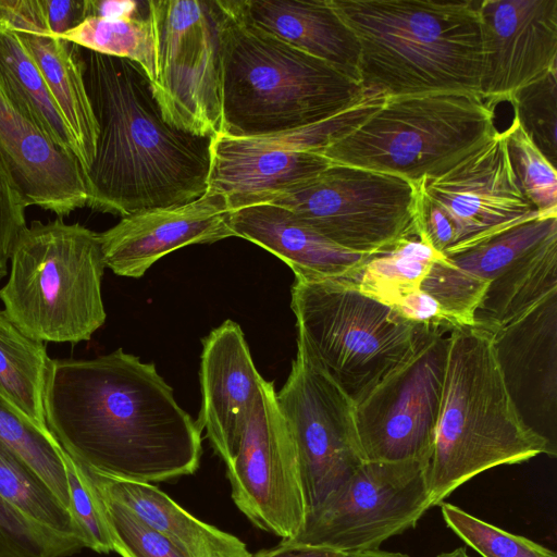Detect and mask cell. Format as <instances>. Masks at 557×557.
<instances>
[{
	"instance_id": "6da1fadb",
	"label": "cell",
	"mask_w": 557,
	"mask_h": 557,
	"mask_svg": "<svg viewBox=\"0 0 557 557\" xmlns=\"http://www.w3.org/2000/svg\"><path fill=\"white\" fill-rule=\"evenodd\" d=\"M42 401L57 444L91 472L153 483L199 467L197 421L154 363L122 348L92 359H49Z\"/></svg>"
},
{
	"instance_id": "7a4b0ae2",
	"label": "cell",
	"mask_w": 557,
	"mask_h": 557,
	"mask_svg": "<svg viewBox=\"0 0 557 557\" xmlns=\"http://www.w3.org/2000/svg\"><path fill=\"white\" fill-rule=\"evenodd\" d=\"M84 81L98 124L85 173L87 205L120 215L183 205L208 189L210 140L162 116L135 62L81 48Z\"/></svg>"
},
{
	"instance_id": "3957f363",
	"label": "cell",
	"mask_w": 557,
	"mask_h": 557,
	"mask_svg": "<svg viewBox=\"0 0 557 557\" xmlns=\"http://www.w3.org/2000/svg\"><path fill=\"white\" fill-rule=\"evenodd\" d=\"M360 50L364 91L480 95V0H331Z\"/></svg>"
},
{
	"instance_id": "277c9868",
	"label": "cell",
	"mask_w": 557,
	"mask_h": 557,
	"mask_svg": "<svg viewBox=\"0 0 557 557\" xmlns=\"http://www.w3.org/2000/svg\"><path fill=\"white\" fill-rule=\"evenodd\" d=\"M542 454L555 455V447L517 410L492 334L476 326L454 327L429 461L432 507L486 470Z\"/></svg>"
},
{
	"instance_id": "5b68a950",
	"label": "cell",
	"mask_w": 557,
	"mask_h": 557,
	"mask_svg": "<svg viewBox=\"0 0 557 557\" xmlns=\"http://www.w3.org/2000/svg\"><path fill=\"white\" fill-rule=\"evenodd\" d=\"M366 92L326 62L246 23L235 0L225 39L220 133L248 137L307 126Z\"/></svg>"
},
{
	"instance_id": "8992f818",
	"label": "cell",
	"mask_w": 557,
	"mask_h": 557,
	"mask_svg": "<svg viewBox=\"0 0 557 557\" xmlns=\"http://www.w3.org/2000/svg\"><path fill=\"white\" fill-rule=\"evenodd\" d=\"M0 300L26 336L53 343L89 341L107 318L101 295L106 264L99 233L57 218L33 221L11 256Z\"/></svg>"
},
{
	"instance_id": "52a82bcc",
	"label": "cell",
	"mask_w": 557,
	"mask_h": 557,
	"mask_svg": "<svg viewBox=\"0 0 557 557\" xmlns=\"http://www.w3.org/2000/svg\"><path fill=\"white\" fill-rule=\"evenodd\" d=\"M496 132L494 109L476 94L438 91L386 97L359 126L322 154L332 163L403 177H435L483 146Z\"/></svg>"
},
{
	"instance_id": "ba28073f",
	"label": "cell",
	"mask_w": 557,
	"mask_h": 557,
	"mask_svg": "<svg viewBox=\"0 0 557 557\" xmlns=\"http://www.w3.org/2000/svg\"><path fill=\"white\" fill-rule=\"evenodd\" d=\"M290 307L298 334L355 405L412 355L428 327L339 278H295Z\"/></svg>"
},
{
	"instance_id": "9c48e42d",
	"label": "cell",
	"mask_w": 557,
	"mask_h": 557,
	"mask_svg": "<svg viewBox=\"0 0 557 557\" xmlns=\"http://www.w3.org/2000/svg\"><path fill=\"white\" fill-rule=\"evenodd\" d=\"M157 79L165 122L200 137L221 132L224 49L235 0H150Z\"/></svg>"
},
{
	"instance_id": "30bf717a",
	"label": "cell",
	"mask_w": 557,
	"mask_h": 557,
	"mask_svg": "<svg viewBox=\"0 0 557 557\" xmlns=\"http://www.w3.org/2000/svg\"><path fill=\"white\" fill-rule=\"evenodd\" d=\"M417 185V234L450 257L539 216L522 193L504 132Z\"/></svg>"
},
{
	"instance_id": "8fae6325",
	"label": "cell",
	"mask_w": 557,
	"mask_h": 557,
	"mask_svg": "<svg viewBox=\"0 0 557 557\" xmlns=\"http://www.w3.org/2000/svg\"><path fill=\"white\" fill-rule=\"evenodd\" d=\"M263 203L287 209L336 245L363 256L417 234V185L403 177L331 163Z\"/></svg>"
},
{
	"instance_id": "7c38bea8",
	"label": "cell",
	"mask_w": 557,
	"mask_h": 557,
	"mask_svg": "<svg viewBox=\"0 0 557 557\" xmlns=\"http://www.w3.org/2000/svg\"><path fill=\"white\" fill-rule=\"evenodd\" d=\"M386 96L367 91L342 112L307 126L267 135L210 140L208 188L232 210L263 203L319 175L331 165L321 152L382 107Z\"/></svg>"
},
{
	"instance_id": "4fadbf2b",
	"label": "cell",
	"mask_w": 557,
	"mask_h": 557,
	"mask_svg": "<svg viewBox=\"0 0 557 557\" xmlns=\"http://www.w3.org/2000/svg\"><path fill=\"white\" fill-rule=\"evenodd\" d=\"M428 474V461H366L308 512L289 541L342 554L380 549L432 508Z\"/></svg>"
},
{
	"instance_id": "5bb4252c",
	"label": "cell",
	"mask_w": 557,
	"mask_h": 557,
	"mask_svg": "<svg viewBox=\"0 0 557 557\" xmlns=\"http://www.w3.org/2000/svg\"><path fill=\"white\" fill-rule=\"evenodd\" d=\"M276 399L295 442L309 512L366 462L355 404L300 334Z\"/></svg>"
},
{
	"instance_id": "9a60e30c",
	"label": "cell",
	"mask_w": 557,
	"mask_h": 557,
	"mask_svg": "<svg viewBox=\"0 0 557 557\" xmlns=\"http://www.w3.org/2000/svg\"><path fill=\"white\" fill-rule=\"evenodd\" d=\"M451 330L428 326L412 355L355 405L366 461H430Z\"/></svg>"
},
{
	"instance_id": "2e32d148",
	"label": "cell",
	"mask_w": 557,
	"mask_h": 557,
	"mask_svg": "<svg viewBox=\"0 0 557 557\" xmlns=\"http://www.w3.org/2000/svg\"><path fill=\"white\" fill-rule=\"evenodd\" d=\"M236 507L284 541L302 530L308 507L294 438L272 381L261 379L234 457L225 463Z\"/></svg>"
},
{
	"instance_id": "e0dca14e",
	"label": "cell",
	"mask_w": 557,
	"mask_h": 557,
	"mask_svg": "<svg viewBox=\"0 0 557 557\" xmlns=\"http://www.w3.org/2000/svg\"><path fill=\"white\" fill-rule=\"evenodd\" d=\"M480 96L492 108L557 67V0H480Z\"/></svg>"
},
{
	"instance_id": "ac0fdd59",
	"label": "cell",
	"mask_w": 557,
	"mask_h": 557,
	"mask_svg": "<svg viewBox=\"0 0 557 557\" xmlns=\"http://www.w3.org/2000/svg\"><path fill=\"white\" fill-rule=\"evenodd\" d=\"M230 213L226 198L208 188L196 200L124 216L99 233L106 268L139 278L173 250L233 237Z\"/></svg>"
},
{
	"instance_id": "d6986e66",
	"label": "cell",
	"mask_w": 557,
	"mask_h": 557,
	"mask_svg": "<svg viewBox=\"0 0 557 557\" xmlns=\"http://www.w3.org/2000/svg\"><path fill=\"white\" fill-rule=\"evenodd\" d=\"M492 338L517 410L550 443L547 432L554 435L557 417V292L494 332Z\"/></svg>"
},
{
	"instance_id": "ffe728a7",
	"label": "cell",
	"mask_w": 557,
	"mask_h": 557,
	"mask_svg": "<svg viewBox=\"0 0 557 557\" xmlns=\"http://www.w3.org/2000/svg\"><path fill=\"white\" fill-rule=\"evenodd\" d=\"M0 24L15 33L38 67L67 124L85 175L95 158L98 124L85 86L81 47L50 32L40 0H0Z\"/></svg>"
},
{
	"instance_id": "44dd1931",
	"label": "cell",
	"mask_w": 557,
	"mask_h": 557,
	"mask_svg": "<svg viewBox=\"0 0 557 557\" xmlns=\"http://www.w3.org/2000/svg\"><path fill=\"white\" fill-rule=\"evenodd\" d=\"M0 158L27 207L63 219L87 205L85 175L75 154L55 145L0 85Z\"/></svg>"
},
{
	"instance_id": "7402d4cb",
	"label": "cell",
	"mask_w": 557,
	"mask_h": 557,
	"mask_svg": "<svg viewBox=\"0 0 557 557\" xmlns=\"http://www.w3.org/2000/svg\"><path fill=\"white\" fill-rule=\"evenodd\" d=\"M261 379L238 323L225 320L202 339L197 423L225 463L237 450Z\"/></svg>"
},
{
	"instance_id": "603a6c76",
	"label": "cell",
	"mask_w": 557,
	"mask_h": 557,
	"mask_svg": "<svg viewBox=\"0 0 557 557\" xmlns=\"http://www.w3.org/2000/svg\"><path fill=\"white\" fill-rule=\"evenodd\" d=\"M231 230L273 253L294 272L295 278H341L366 256L347 250L325 238L285 208L257 203L232 210Z\"/></svg>"
},
{
	"instance_id": "cb8c5ba5",
	"label": "cell",
	"mask_w": 557,
	"mask_h": 557,
	"mask_svg": "<svg viewBox=\"0 0 557 557\" xmlns=\"http://www.w3.org/2000/svg\"><path fill=\"white\" fill-rule=\"evenodd\" d=\"M240 12L251 26L360 83L358 41L331 0H240Z\"/></svg>"
},
{
	"instance_id": "d4e9b609",
	"label": "cell",
	"mask_w": 557,
	"mask_h": 557,
	"mask_svg": "<svg viewBox=\"0 0 557 557\" xmlns=\"http://www.w3.org/2000/svg\"><path fill=\"white\" fill-rule=\"evenodd\" d=\"M81 468L99 494L124 506L189 557L250 556L240 539L199 520L151 483L110 478Z\"/></svg>"
},
{
	"instance_id": "484cf974",
	"label": "cell",
	"mask_w": 557,
	"mask_h": 557,
	"mask_svg": "<svg viewBox=\"0 0 557 557\" xmlns=\"http://www.w3.org/2000/svg\"><path fill=\"white\" fill-rule=\"evenodd\" d=\"M557 292V233L518 259L487 286L474 325L491 334Z\"/></svg>"
},
{
	"instance_id": "4316f807",
	"label": "cell",
	"mask_w": 557,
	"mask_h": 557,
	"mask_svg": "<svg viewBox=\"0 0 557 557\" xmlns=\"http://www.w3.org/2000/svg\"><path fill=\"white\" fill-rule=\"evenodd\" d=\"M0 85L11 101L55 145L75 154V144L67 124L38 67L15 33L2 24Z\"/></svg>"
},
{
	"instance_id": "83f0119b",
	"label": "cell",
	"mask_w": 557,
	"mask_h": 557,
	"mask_svg": "<svg viewBox=\"0 0 557 557\" xmlns=\"http://www.w3.org/2000/svg\"><path fill=\"white\" fill-rule=\"evenodd\" d=\"M442 257L443 253L412 236L384 251L366 256L339 280L393 308L405 295L420 287L432 263Z\"/></svg>"
},
{
	"instance_id": "f1b7e54d",
	"label": "cell",
	"mask_w": 557,
	"mask_h": 557,
	"mask_svg": "<svg viewBox=\"0 0 557 557\" xmlns=\"http://www.w3.org/2000/svg\"><path fill=\"white\" fill-rule=\"evenodd\" d=\"M44 342L23 334L0 310V394L42 431L48 360Z\"/></svg>"
},
{
	"instance_id": "f546056e",
	"label": "cell",
	"mask_w": 557,
	"mask_h": 557,
	"mask_svg": "<svg viewBox=\"0 0 557 557\" xmlns=\"http://www.w3.org/2000/svg\"><path fill=\"white\" fill-rule=\"evenodd\" d=\"M0 497L35 522L85 544L70 509L21 457L1 442Z\"/></svg>"
},
{
	"instance_id": "4dcf8cb0",
	"label": "cell",
	"mask_w": 557,
	"mask_h": 557,
	"mask_svg": "<svg viewBox=\"0 0 557 557\" xmlns=\"http://www.w3.org/2000/svg\"><path fill=\"white\" fill-rule=\"evenodd\" d=\"M60 37L100 54L131 60L150 84L157 79L156 39L148 12L128 18L90 16Z\"/></svg>"
},
{
	"instance_id": "1f68e13d",
	"label": "cell",
	"mask_w": 557,
	"mask_h": 557,
	"mask_svg": "<svg viewBox=\"0 0 557 557\" xmlns=\"http://www.w3.org/2000/svg\"><path fill=\"white\" fill-rule=\"evenodd\" d=\"M0 442L21 457L70 509L63 451L50 432L42 431L0 394Z\"/></svg>"
},
{
	"instance_id": "d6a6232c",
	"label": "cell",
	"mask_w": 557,
	"mask_h": 557,
	"mask_svg": "<svg viewBox=\"0 0 557 557\" xmlns=\"http://www.w3.org/2000/svg\"><path fill=\"white\" fill-rule=\"evenodd\" d=\"M556 233L557 216L539 215L448 259L469 277L490 284L518 259Z\"/></svg>"
},
{
	"instance_id": "836d02e7",
	"label": "cell",
	"mask_w": 557,
	"mask_h": 557,
	"mask_svg": "<svg viewBox=\"0 0 557 557\" xmlns=\"http://www.w3.org/2000/svg\"><path fill=\"white\" fill-rule=\"evenodd\" d=\"M520 188L540 216H557V170L543 156L517 116L504 131Z\"/></svg>"
},
{
	"instance_id": "e575fe53",
	"label": "cell",
	"mask_w": 557,
	"mask_h": 557,
	"mask_svg": "<svg viewBox=\"0 0 557 557\" xmlns=\"http://www.w3.org/2000/svg\"><path fill=\"white\" fill-rule=\"evenodd\" d=\"M85 544L26 517L0 497V557H69Z\"/></svg>"
},
{
	"instance_id": "d590c367",
	"label": "cell",
	"mask_w": 557,
	"mask_h": 557,
	"mask_svg": "<svg viewBox=\"0 0 557 557\" xmlns=\"http://www.w3.org/2000/svg\"><path fill=\"white\" fill-rule=\"evenodd\" d=\"M515 116L543 156L557 165V67L520 88L511 102Z\"/></svg>"
},
{
	"instance_id": "8d00e7d4",
	"label": "cell",
	"mask_w": 557,
	"mask_h": 557,
	"mask_svg": "<svg viewBox=\"0 0 557 557\" xmlns=\"http://www.w3.org/2000/svg\"><path fill=\"white\" fill-rule=\"evenodd\" d=\"M446 525L481 557H557L555 552L483 521L463 509L442 503Z\"/></svg>"
},
{
	"instance_id": "74e56055",
	"label": "cell",
	"mask_w": 557,
	"mask_h": 557,
	"mask_svg": "<svg viewBox=\"0 0 557 557\" xmlns=\"http://www.w3.org/2000/svg\"><path fill=\"white\" fill-rule=\"evenodd\" d=\"M487 286L469 277L444 256L432 263L419 288L440 304L453 326L459 327L474 325V313Z\"/></svg>"
},
{
	"instance_id": "f35d334b",
	"label": "cell",
	"mask_w": 557,
	"mask_h": 557,
	"mask_svg": "<svg viewBox=\"0 0 557 557\" xmlns=\"http://www.w3.org/2000/svg\"><path fill=\"white\" fill-rule=\"evenodd\" d=\"M99 495L112 539L113 552L122 557H189L173 542L141 522L124 506Z\"/></svg>"
},
{
	"instance_id": "ab89813d",
	"label": "cell",
	"mask_w": 557,
	"mask_h": 557,
	"mask_svg": "<svg viewBox=\"0 0 557 557\" xmlns=\"http://www.w3.org/2000/svg\"><path fill=\"white\" fill-rule=\"evenodd\" d=\"M70 511L79 528L86 548L108 554L113 552L112 539L103 511L101 497L87 473L63 453Z\"/></svg>"
},
{
	"instance_id": "60d3db41",
	"label": "cell",
	"mask_w": 557,
	"mask_h": 557,
	"mask_svg": "<svg viewBox=\"0 0 557 557\" xmlns=\"http://www.w3.org/2000/svg\"><path fill=\"white\" fill-rule=\"evenodd\" d=\"M27 205L0 158V281L8 274V263L26 225Z\"/></svg>"
},
{
	"instance_id": "b9f144b4",
	"label": "cell",
	"mask_w": 557,
	"mask_h": 557,
	"mask_svg": "<svg viewBox=\"0 0 557 557\" xmlns=\"http://www.w3.org/2000/svg\"><path fill=\"white\" fill-rule=\"evenodd\" d=\"M393 308L416 324L455 327L446 319L440 304L420 288L405 295Z\"/></svg>"
},
{
	"instance_id": "7bdbcfd3",
	"label": "cell",
	"mask_w": 557,
	"mask_h": 557,
	"mask_svg": "<svg viewBox=\"0 0 557 557\" xmlns=\"http://www.w3.org/2000/svg\"><path fill=\"white\" fill-rule=\"evenodd\" d=\"M50 32L62 36L88 17L87 0H40Z\"/></svg>"
},
{
	"instance_id": "ee69618b",
	"label": "cell",
	"mask_w": 557,
	"mask_h": 557,
	"mask_svg": "<svg viewBox=\"0 0 557 557\" xmlns=\"http://www.w3.org/2000/svg\"><path fill=\"white\" fill-rule=\"evenodd\" d=\"M146 2L135 0H87L88 17L128 18L147 15Z\"/></svg>"
},
{
	"instance_id": "f6af8a7d",
	"label": "cell",
	"mask_w": 557,
	"mask_h": 557,
	"mask_svg": "<svg viewBox=\"0 0 557 557\" xmlns=\"http://www.w3.org/2000/svg\"><path fill=\"white\" fill-rule=\"evenodd\" d=\"M346 554L305 546L293 541L282 540L271 548L261 549L249 557H345Z\"/></svg>"
},
{
	"instance_id": "bcb514c9",
	"label": "cell",
	"mask_w": 557,
	"mask_h": 557,
	"mask_svg": "<svg viewBox=\"0 0 557 557\" xmlns=\"http://www.w3.org/2000/svg\"><path fill=\"white\" fill-rule=\"evenodd\" d=\"M345 557H409V556L406 554H401V553L385 552V550L376 549V550L346 554Z\"/></svg>"
},
{
	"instance_id": "7dc6e473",
	"label": "cell",
	"mask_w": 557,
	"mask_h": 557,
	"mask_svg": "<svg viewBox=\"0 0 557 557\" xmlns=\"http://www.w3.org/2000/svg\"><path fill=\"white\" fill-rule=\"evenodd\" d=\"M436 557H472L468 554L467 549L465 547H458L454 550L442 553L437 555Z\"/></svg>"
}]
</instances>
